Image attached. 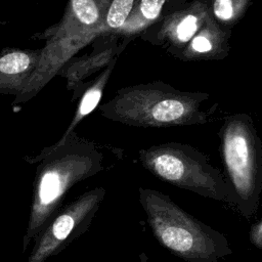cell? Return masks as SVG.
I'll return each mask as SVG.
<instances>
[{"instance_id":"obj_1","label":"cell","mask_w":262,"mask_h":262,"mask_svg":"<svg viewBox=\"0 0 262 262\" xmlns=\"http://www.w3.org/2000/svg\"><path fill=\"white\" fill-rule=\"evenodd\" d=\"M29 164H37L28 225L23 237L25 253L38 233L62 206L69 190L99 172L103 155L98 146L76 131L62 135L57 142L38 155L25 157Z\"/></svg>"},{"instance_id":"obj_2","label":"cell","mask_w":262,"mask_h":262,"mask_svg":"<svg viewBox=\"0 0 262 262\" xmlns=\"http://www.w3.org/2000/svg\"><path fill=\"white\" fill-rule=\"evenodd\" d=\"M210 94L181 91L161 81L120 88L98 106L107 120L132 127L168 128L203 125L213 120L217 103Z\"/></svg>"},{"instance_id":"obj_3","label":"cell","mask_w":262,"mask_h":262,"mask_svg":"<svg viewBox=\"0 0 262 262\" xmlns=\"http://www.w3.org/2000/svg\"><path fill=\"white\" fill-rule=\"evenodd\" d=\"M139 203L155 238L186 262H219L232 254L227 237L183 210L168 194L140 186Z\"/></svg>"},{"instance_id":"obj_4","label":"cell","mask_w":262,"mask_h":262,"mask_svg":"<svg viewBox=\"0 0 262 262\" xmlns=\"http://www.w3.org/2000/svg\"><path fill=\"white\" fill-rule=\"evenodd\" d=\"M138 160L154 176L203 198L236 206V195L221 171L205 154L181 142H166L141 148Z\"/></svg>"},{"instance_id":"obj_5","label":"cell","mask_w":262,"mask_h":262,"mask_svg":"<svg viewBox=\"0 0 262 262\" xmlns=\"http://www.w3.org/2000/svg\"><path fill=\"white\" fill-rule=\"evenodd\" d=\"M220 157L233 189L238 213L250 219L258 210L262 191V143L252 118L233 114L219 130Z\"/></svg>"},{"instance_id":"obj_6","label":"cell","mask_w":262,"mask_h":262,"mask_svg":"<svg viewBox=\"0 0 262 262\" xmlns=\"http://www.w3.org/2000/svg\"><path fill=\"white\" fill-rule=\"evenodd\" d=\"M105 194L102 186L94 187L61 206L34 238L28 262H45L87 231Z\"/></svg>"},{"instance_id":"obj_7","label":"cell","mask_w":262,"mask_h":262,"mask_svg":"<svg viewBox=\"0 0 262 262\" xmlns=\"http://www.w3.org/2000/svg\"><path fill=\"white\" fill-rule=\"evenodd\" d=\"M211 18L208 0H191L162 15L139 36L179 59Z\"/></svg>"},{"instance_id":"obj_8","label":"cell","mask_w":262,"mask_h":262,"mask_svg":"<svg viewBox=\"0 0 262 262\" xmlns=\"http://www.w3.org/2000/svg\"><path fill=\"white\" fill-rule=\"evenodd\" d=\"M112 0H68L61 20L40 34L43 39L81 40L102 34L106 10Z\"/></svg>"},{"instance_id":"obj_9","label":"cell","mask_w":262,"mask_h":262,"mask_svg":"<svg viewBox=\"0 0 262 262\" xmlns=\"http://www.w3.org/2000/svg\"><path fill=\"white\" fill-rule=\"evenodd\" d=\"M42 49H20L5 47L0 52V95L18 96L34 72L41 57Z\"/></svg>"},{"instance_id":"obj_10","label":"cell","mask_w":262,"mask_h":262,"mask_svg":"<svg viewBox=\"0 0 262 262\" xmlns=\"http://www.w3.org/2000/svg\"><path fill=\"white\" fill-rule=\"evenodd\" d=\"M117 36L111 34V38L95 44L92 53L75 59V61L70 62L59 72L67 79V88L74 92V99L79 96V92L84 88L86 78L98 70L104 69L111 60L118 57L124 47H119Z\"/></svg>"},{"instance_id":"obj_11","label":"cell","mask_w":262,"mask_h":262,"mask_svg":"<svg viewBox=\"0 0 262 262\" xmlns=\"http://www.w3.org/2000/svg\"><path fill=\"white\" fill-rule=\"evenodd\" d=\"M183 2V0H136L128 19L116 35L128 38L139 35L162 15Z\"/></svg>"},{"instance_id":"obj_12","label":"cell","mask_w":262,"mask_h":262,"mask_svg":"<svg viewBox=\"0 0 262 262\" xmlns=\"http://www.w3.org/2000/svg\"><path fill=\"white\" fill-rule=\"evenodd\" d=\"M117 59H118V57L111 60L108 62V64L104 69H102V71L99 73L98 77L95 80H93L89 84L88 87H86L84 89L81 99L77 105L76 113L73 117V120L62 135H68V134L74 132L77 125L85 117H87L90 113H92L96 108V106L99 104V101L101 99L103 91H104L106 84L110 80V77L114 71Z\"/></svg>"},{"instance_id":"obj_13","label":"cell","mask_w":262,"mask_h":262,"mask_svg":"<svg viewBox=\"0 0 262 262\" xmlns=\"http://www.w3.org/2000/svg\"><path fill=\"white\" fill-rule=\"evenodd\" d=\"M254 0H208L214 20L224 30L230 31L243 18Z\"/></svg>"},{"instance_id":"obj_14","label":"cell","mask_w":262,"mask_h":262,"mask_svg":"<svg viewBox=\"0 0 262 262\" xmlns=\"http://www.w3.org/2000/svg\"><path fill=\"white\" fill-rule=\"evenodd\" d=\"M136 0H112L104 17L102 34L116 35L125 25Z\"/></svg>"},{"instance_id":"obj_15","label":"cell","mask_w":262,"mask_h":262,"mask_svg":"<svg viewBox=\"0 0 262 262\" xmlns=\"http://www.w3.org/2000/svg\"><path fill=\"white\" fill-rule=\"evenodd\" d=\"M249 237L251 244L257 249H262V220H258L251 225Z\"/></svg>"},{"instance_id":"obj_16","label":"cell","mask_w":262,"mask_h":262,"mask_svg":"<svg viewBox=\"0 0 262 262\" xmlns=\"http://www.w3.org/2000/svg\"><path fill=\"white\" fill-rule=\"evenodd\" d=\"M4 24H5V21H1V20H0V27H1V26H3Z\"/></svg>"}]
</instances>
